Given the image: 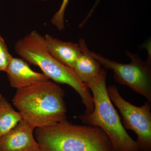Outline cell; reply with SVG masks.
<instances>
[{
	"instance_id": "4",
	"label": "cell",
	"mask_w": 151,
	"mask_h": 151,
	"mask_svg": "<svg viewBox=\"0 0 151 151\" xmlns=\"http://www.w3.org/2000/svg\"><path fill=\"white\" fill-rule=\"evenodd\" d=\"M106 77L107 72L103 68L97 80L86 85L92 93L94 110L90 114H81L78 118L86 125L102 129L110 139L113 151H141L136 141L124 128L108 96Z\"/></svg>"
},
{
	"instance_id": "11",
	"label": "cell",
	"mask_w": 151,
	"mask_h": 151,
	"mask_svg": "<svg viewBox=\"0 0 151 151\" xmlns=\"http://www.w3.org/2000/svg\"><path fill=\"white\" fill-rule=\"evenodd\" d=\"M5 97L0 94V137L9 132L22 120Z\"/></svg>"
},
{
	"instance_id": "9",
	"label": "cell",
	"mask_w": 151,
	"mask_h": 151,
	"mask_svg": "<svg viewBox=\"0 0 151 151\" xmlns=\"http://www.w3.org/2000/svg\"><path fill=\"white\" fill-rule=\"evenodd\" d=\"M78 44L81 47V53L75 61L72 69L78 79L86 85L97 80L103 69L100 63L90 53L85 40L80 39Z\"/></svg>"
},
{
	"instance_id": "7",
	"label": "cell",
	"mask_w": 151,
	"mask_h": 151,
	"mask_svg": "<svg viewBox=\"0 0 151 151\" xmlns=\"http://www.w3.org/2000/svg\"><path fill=\"white\" fill-rule=\"evenodd\" d=\"M36 128L24 119L0 137V151H40L34 136Z\"/></svg>"
},
{
	"instance_id": "2",
	"label": "cell",
	"mask_w": 151,
	"mask_h": 151,
	"mask_svg": "<svg viewBox=\"0 0 151 151\" xmlns=\"http://www.w3.org/2000/svg\"><path fill=\"white\" fill-rule=\"evenodd\" d=\"M17 54L28 63L37 66L50 80L71 86L80 95L85 107L84 113L94 110L93 97L89 89L77 78L71 68L52 56L47 47L44 36L34 30L17 41L14 46Z\"/></svg>"
},
{
	"instance_id": "3",
	"label": "cell",
	"mask_w": 151,
	"mask_h": 151,
	"mask_svg": "<svg viewBox=\"0 0 151 151\" xmlns=\"http://www.w3.org/2000/svg\"><path fill=\"white\" fill-rule=\"evenodd\" d=\"M34 136L40 151H113L110 139L102 129L67 120L36 128Z\"/></svg>"
},
{
	"instance_id": "10",
	"label": "cell",
	"mask_w": 151,
	"mask_h": 151,
	"mask_svg": "<svg viewBox=\"0 0 151 151\" xmlns=\"http://www.w3.org/2000/svg\"><path fill=\"white\" fill-rule=\"evenodd\" d=\"M44 37L50 54L63 64L72 68L81 53L79 44L63 41L49 34L46 35Z\"/></svg>"
},
{
	"instance_id": "14",
	"label": "cell",
	"mask_w": 151,
	"mask_h": 151,
	"mask_svg": "<svg viewBox=\"0 0 151 151\" xmlns=\"http://www.w3.org/2000/svg\"><path fill=\"white\" fill-rule=\"evenodd\" d=\"M101 0H96V1H95V3H94V6L92 7V9H91V10L90 11V12H89V13H88V15H87V16L86 17L85 19H84V20L83 21V22L80 24V27H82L84 24H85V23L86 22V21L88 20V19L92 15V13H93V12L95 10V8L97 7V5H98L99 3L100 2V1Z\"/></svg>"
},
{
	"instance_id": "15",
	"label": "cell",
	"mask_w": 151,
	"mask_h": 151,
	"mask_svg": "<svg viewBox=\"0 0 151 151\" xmlns=\"http://www.w3.org/2000/svg\"><path fill=\"white\" fill-rule=\"evenodd\" d=\"M41 1H48V0H41Z\"/></svg>"
},
{
	"instance_id": "13",
	"label": "cell",
	"mask_w": 151,
	"mask_h": 151,
	"mask_svg": "<svg viewBox=\"0 0 151 151\" xmlns=\"http://www.w3.org/2000/svg\"><path fill=\"white\" fill-rule=\"evenodd\" d=\"M12 58L5 41L0 35V71L6 72Z\"/></svg>"
},
{
	"instance_id": "6",
	"label": "cell",
	"mask_w": 151,
	"mask_h": 151,
	"mask_svg": "<svg viewBox=\"0 0 151 151\" xmlns=\"http://www.w3.org/2000/svg\"><path fill=\"white\" fill-rule=\"evenodd\" d=\"M107 91L111 102L119 110L124 128L137 134L136 142L141 151H151V102L147 100L138 107L125 100L116 86H109Z\"/></svg>"
},
{
	"instance_id": "12",
	"label": "cell",
	"mask_w": 151,
	"mask_h": 151,
	"mask_svg": "<svg viewBox=\"0 0 151 151\" xmlns=\"http://www.w3.org/2000/svg\"><path fill=\"white\" fill-rule=\"evenodd\" d=\"M70 0H62V3L58 10L52 18V24L60 31L64 29V16L65 10Z\"/></svg>"
},
{
	"instance_id": "8",
	"label": "cell",
	"mask_w": 151,
	"mask_h": 151,
	"mask_svg": "<svg viewBox=\"0 0 151 151\" xmlns=\"http://www.w3.org/2000/svg\"><path fill=\"white\" fill-rule=\"evenodd\" d=\"M6 72L10 85L17 89L50 80L43 73L33 70L22 58L13 57Z\"/></svg>"
},
{
	"instance_id": "1",
	"label": "cell",
	"mask_w": 151,
	"mask_h": 151,
	"mask_svg": "<svg viewBox=\"0 0 151 151\" xmlns=\"http://www.w3.org/2000/svg\"><path fill=\"white\" fill-rule=\"evenodd\" d=\"M64 97V90L49 80L17 89L12 102L23 119L44 128L67 120Z\"/></svg>"
},
{
	"instance_id": "5",
	"label": "cell",
	"mask_w": 151,
	"mask_h": 151,
	"mask_svg": "<svg viewBox=\"0 0 151 151\" xmlns=\"http://www.w3.org/2000/svg\"><path fill=\"white\" fill-rule=\"evenodd\" d=\"M101 65L113 71L116 81L141 94L151 102V69L149 60L145 61L138 53L126 52L131 62L122 63L111 60L100 54L90 51Z\"/></svg>"
}]
</instances>
